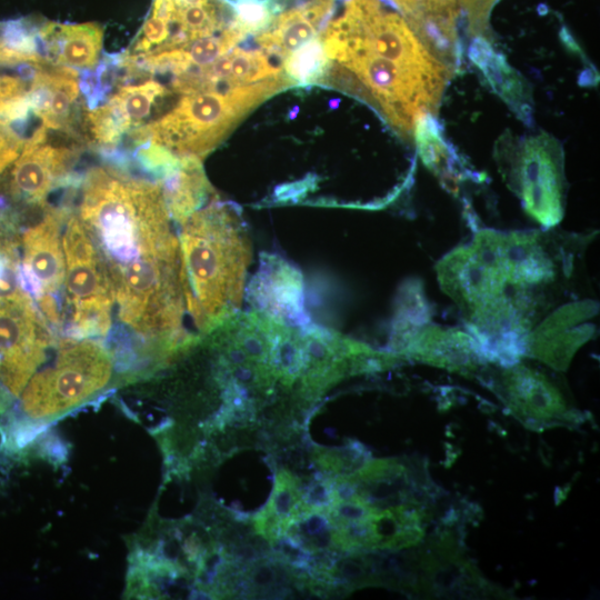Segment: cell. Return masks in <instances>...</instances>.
<instances>
[{"label":"cell","mask_w":600,"mask_h":600,"mask_svg":"<svg viewBox=\"0 0 600 600\" xmlns=\"http://www.w3.org/2000/svg\"><path fill=\"white\" fill-rule=\"evenodd\" d=\"M66 189L112 286L106 346L122 379L147 376L197 337L187 328L180 242L161 181L94 166Z\"/></svg>","instance_id":"1"},{"label":"cell","mask_w":600,"mask_h":600,"mask_svg":"<svg viewBox=\"0 0 600 600\" xmlns=\"http://www.w3.org/2000/svg\"><path fill=\"white\" fill-rule=\"evenodd\" d=\"M564 256L552 236L486 230L439 263V280L481 338L482 356L502 366L517 360L520 338L570 277Z\"/></svg>","instance_id":"2"},{"label":"cell","mask_w":600,"mask_h":600,"mask_svg":"<svg viewBox=\"0 0 600 600\" xmlns=\"http://www.w3.org/2000/svg\"><path fill=\"white\" fill-rule=\"evenodd\" d=\"M178 226L187 312L194 333L204 334L241 307L250 239L238 208L217 194Z\"/></svg>","instance_id":"3"},{"label":"cell","mask_w":600,"mask_h":600,"mask_svg":"<svg viewBox=\"0 0 600 600\" xmlns=\"http://www.w3.org/2000/svg\"><path fill=\"white\" fill-rule=\"evenodd\" d=\"M120 382L111 351L98 339L60 334L51 357L30 377L0 421L4 442L19 449L43 427Z\"/></svg>","instance_id":"4"},{"label":"cell","mask_w":600,"mask_h":600,"mask_svg":"<svg viewBox=\"0 0 600 600\" xmlns=\"http://www.w3.org/2000/svg\"><path fill=\"white\" fill-rule=\"evenodd\" d=\"M292 84L287 76L184 94L171 110L136 130V146L159 144L179 159L202 160L260 102Z\"/></svg>","instance_id":"5"},{"label":"cell","mask_w":600,"mask_h":600,"mask_svg":"<svg viewBox=\"0 0 600 600\" xmlns=\"http://www.w3.org/2000/svg\"><path fill=\"white\" fill-rule=\"evenodd\" d=\"M61 242L66 262L62 334L104 344L113 321V290L83 224L63 199Z\"/></svg>","instance_id":"6"},{"label":"cell","mask_w":600,"mask_h":600,"mask_svg":"<svg viewBox=\"0 0 600 600\" xmlns=\"http://www.w3.org/2000/svg\"><path fill=\"white\" fill-rule=\"evenodd\" d=\"M59 337L22 287L0 291V421L51 357Z\"/></svg>","instance_id":"7"},{"label":"cell","mask_w":600,"mask_h":600,"mask_svg":"<svg viewBox=\"0 0 600 600\" xmlns=\"http://www.w3.org/2000/svg\"><path fill=\"white\" fill-rule=\"evenodd\" d=\"M64 208L48 204L21 229L20 278L50 327L62 334L66 262L61 242Z\"/></svg>","instance_id":"8"},{"label":"cell","mask_w":600,"mask_h":600,"mask_svg":"<svg viewBox=\"0 0 600 600\" xmlns=\"http://www.w3.org/2000/svg\"><path fill=\"white\" fill-rule=\"evenodd\" d=\"M48 131L40 126L24 139L20 154L0 179V199L18 217L44 209L49 194L77 176L72 169L79 152L49 142Z\"/></svg>","instance_id":"9"},{"label":"cell","mask_w":600,"mask_h":600,"mask_svg":"<svg viewBox=\"0 0 600 600\" xmlns=\"http://www.w3.org/2000/svg\"><path fill=\"white\" fill-rule=\"evenodd\" d=\"M508 174L532 218L547 228L561 220L564 179L562 150L556 139L541 133L524 140Z\"/></svg>","instance_id":"10"},{"label":"cell","mask_w":600,"mask_h":600,"mask_svg":"<svg viewBox=\"0 0 600 600\" xmlns=\"http://www.w3.org/2000/svg\"><path fill=\"white\" fill-rule=\"evenodd\" d=\"M494 383L509 411L528 428L542 430L579 420L558 387L529 367L509 366Z\"/></svg>","instance_id":"11"},{"label":"cell","mask_w":600,"mask_h":600,"mask_svg":"<svg viewBox=\"0 0 600 600\" xmlns=\"http://www.w3.org/2000/svg\"><path fill=\"white\" fill-rule=\"evenodd\" d=\"M169 93L153 79L120 86L103 104L84 113L89 142L108 151L117 148L124 134L131 136L148 123L159 102Z\"/></svg>","instance_id":"12"},{"label":"cell","mask_w":600,"mask_h":600,"mask_svg":"<svg viewBox=\"0 0 600 600\" xmlns=\"http://www.w3.org/2000/svg\"><path fill=\"white\" fill-rule=\"evenodd\" d=\"M29 82L31 112L47 130L76 136L80 84L78 71L52 63L32 66Z\"/></svg>","instance_id":"13"},{"label":"cell","mask_w":600,"mask_h":600,"mask_svg":"<svg viewBox=\"0 0 600 600\" xmlns=\"http://www.w3.org/2000/svg\"><path fill=\"white\" fill-rule=\"evenodd\" d=\"M250 303L284 323L307 327L309 323L302 307L300 273L276 256L262 258L258 274L248 287Z\"/></svg>","instance_id":"14"},{"label":"cell","mask_w":600,"mask_h":600,"mask_svg":"<svg viewBox=\"0 0 600 600\" xmlns=\"http://www.w3.org/2000/svg\"><path fill=\"white\" fill-rule=\"evenodd\" d=\"M37 37L47 61L74 70L93 69L99 63L103 28L96 22L59 23L46 21Z\"/></svg>","instance_id":"15"},{"label":"cell","mask_w":600,"mask_h":600,"mask_svg":"<svg viewBox=\"0 0 600 600\" xmlns=\"http://www.w3.org/2000/svg\"><path fill=\"white\" fill-rule=\"evenodd\" d=\"M308 512L311 510L302 500L299 479L280 470L267 506L254 517V530L268 542L276 543Z\"/></svg>","instance_id":"16"},{"label":"cell","mask_w":600,"mask_h":600,"mask_svg":"<svg viewBox=\"0 0 600 600\" xmlns=\"http://www.w3.org/2000/svg\"><path fill=\"white\" fill-rule=\"evenodd\" d=\"M324 22L308 3L283 11L272 23L256 36L260 49L284 60L292 51L314 37Z\"/></svg>","instance_id":"17"},{"label":"cell","mask_w":600,"mask_h":600,"mask_svg":"<svg viewBox=\"0 0 600 600\" xmlns=\"http://www.w3.org/2000/svg\"><path fill=\"white\" fill-rule=\"evenodd\" d=\"M490 87L523 120H531V108L527 101L524 80L517 74L501 53L492 54L479 67Z\"/></svg>","instance_id":"18"},{"label":"cell","mask_w":600,"mask_h":600,"mask_svg":"<svg viewBox=\"0 0 600 600\" xmlns=\"http://www.w3.org/2000/svg\"><path fill=\"white\" fill-rule=\"evenodd\" d=\"M329 66L321 36L314 37L283 60L287 77L296 84H318Z\"/></svg>","instance_id":"19"},{"label":"cell","mask_w":600,"mask_h":600,"mask_svg":"<svg viewBox=\"0 0 600 600\" xmlns=\"http://www.w3.org/2000/svg\"><path fill=\"white\" fill-rule=\"evenodd\" d=\"M174 10V0H154L151 13L128 56L140 57L160 51L171 37V21Z\"/></svg>","instance_id":"20"},{"label":"cell","mask_w":600,"mask_h":600,"mask_svg":"<svg viewBox=\"0 0 600 600\" xmlns=\"http://www.w3.org/2000/svg\"><path fill=\"white\" fill-rule=\"evenodd\" d=\"M29 83L22 77L0 74V120L12 124L26 122L31 113Z\"/></svg>","instance_id":"21"},{"label":"cell","mask_w":600,"mask_h":600,"mask_svg":"<svg viewBox=\"0 0 600 600\" xmlns=\"http://www.w3.org/2000/svg\"><path fill=\"white\" fill-rule=\"evenodd\" d=\"M368 452L359 443L341 448L318 447L313 451L314 463L326 473L344 477L358 471L367 461Z\"/></svg>","instance_id":"22"},{"label":"cell","mask_w":600,"mask_h":600,"mask_svg":"<svg viewBox=\"0 0 600 600\" xmlns=\"http://www.w3.org/2000/svg\"><path fill=\"white\" fill-rule=\"evenodd\" d=\"M233 22L248 37L266 30L280 9L274 0H230Z\"/></svg>","instance_id":"23"},{"label":"cell","mask_w":600,"mask_h":600,"mask_svg":"<svg viewBox=\"0 0 600 600\" xmlns=\"http://www.w3.org/2000/svg\"><path fill=\"white\" fill-rule=\"evenodd\" d=\"M406 17L413 21L427 16L457 13V0H390Z\"/></svg>","instance_id":"24"},{"label":"cell","mask_w":600,"mask_h":600,"mask_svg":"<svg viewBox=\"0 0 600 600\" xmlns=\"http://www.w3.org/2000/svg\"><path fill=\"white\" fill-rule=\"evenodd\" d=\"M498 0H459L468 20L469 33L490 39L489 16Z\"/></svg>","instance_id":"25"},{"label":"cell","mask_w":600,"mask_h":600,"mask_svg":"<svg viewBox=\"0 0 600 600\" xmlns=\"http://www.w3.org/2000/svg\"><path fill=\"white\" fill-rule=\"evenodd\" d=\"M23 143L13 128L0 120V176L18 158Z\"/></svg>","instance_id":"26"},{"label":"cell","mask_w":600,"mask_h":600,"mask_svg":"<svg viewBox=\"0 0 600 600\" xmlns=\"http://www.w3.org/2000/svg\"><path fill=\"white\" fill-rule=\"evenodd\" d=\"M50 63L41 54H27L8 48L0 40V66H38Z\"/></svg>","instance_id":"27"},{"label":"cell","mask_w":600,"mask_h":600,"mask_svg":"<svg viewBox=\"0 0 600 600\" xmlns=\"http://www.w3.org/2000/svg\"><path fill=\"white\" fill-rule=\"evenodd\" d=\"M277 573L270 564H259L250 571L249 579L254 588H270L276 581Z\"/></svg>","instance_id":"28"},{"label":"cell","mask_w":600,"mask_h":600,"mask_svg":"<svg viewBox=\"0 0 600 600\" xmlns=\"http://www.w3.org/2000/svg\"><path fill=\"white\" fill-rule=\"evenodd\" d=\"M598 82V76L594 70L586 69L579 77V83L581 86H591Z\"/></svg>","instance_id":"29"},{"label":"cell","mask_w":600,"mask_h":600,"mask_svg":"<svg viewBox=\"0 0 600 600\" xmlns=\"http://www.w3.org/2000/svg\"><path fill=\"white\" fill-rule=\"evenodd\" d=\"M560 36H561L562 41L571 51H574L576 53H581V50L578 47L577 42L571 37V34L566 30V28H562Z\"/></svg>","instance_id":"30"}]
</instances>
